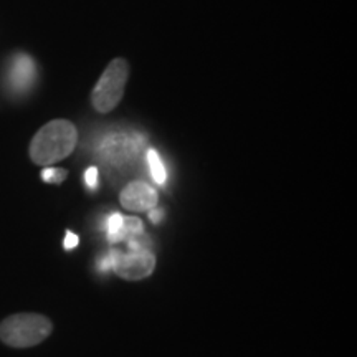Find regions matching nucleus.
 Here are the masks:
<instances>
[{
    "instance_id": "13",
    "label": "nucleus",
    "mask_w": 357,
    "mask_h": 357,
    "mask_svg": "<svg viewBox=\"0 0 357 357\" xmlns=\"http://www.w3.org/2000/svg\"><path fill=\"white\" fill-rule=\"evenodd\" d=\"M164 212L162 211H158V208H153V211H149V220L153 223H159L160 218H162Z\"/></svg>"
},
{
    "instance_id": "7",
    "label": "nucleus",
    "mask_w": 357,
    "mask_h": 357,
    "mask_svg": "<svg viewBox=\"0 0 357 357\" xmlns=\"http://www.w3.org/2000/svg\"><path fill=\"white\" fill-rule=\"evenodd\" d=\"M147 166H149L151 177L154 178L155 184L164 185L167 182V171L164 167L162 160H160L158 151L149 149L147 151Z\"/></svg>"
},
{
    "instance_id": "4",
    "label": "nucleus",
    "mask_w": 357,
    "mask_h": 357,
    "mask_svg": "<svg viewBox=\"0 0 357 357\" xmlns=\"http://www.w3.org/2000/svg\"><path fill=\"white\" fill-rule=\"evenodd\" d=\"M111 268L123 280H142L153 275L155 268V257L147 248L129 250V253H121L119 250H111L108 253Z\"/></svg>"
},
{
    "instance_id": "10",
    "label": "nucleus",
    "mask_w": 357,
    "mask_h": 357,
    "mask_svg": "<svg viewBox=\"0 0 357 357\" xmlns=\"http://www.w3.org/2000/svg\"><path fill=\"white\" fill-rule=\"evenodd\" d=\"M66 177H68V171L66 169L45 167L42 171V178L47 184H61Z\"/></svg>"
},
{
    "instance_id": "6",
    "label": "nucleus",
    "mask_w": 357,
    "mask_h": 357,
    "mask_svg": "<svg viewBox=\"0 0 357 357\" xmlns=\"http://www.w3.org/2000/svg\"><path fill=\"white\" fill-rule=\"evenodd\" d=\"M33 73H35L33 61L26 55H19L15 58V63L12 66L10 82L13 83V86L15 88L24 89L32 83Z\"/></svg>"
},
{
    "instance_id": "8",
    "label": "nucleus",
    "mask_w": 357,
    "mask_h": 357,
    "mask_svg": "<svg viewBox=\"0 0 357 357\" xmlns=\"http://www.w3.org/2000/svg\"><path fill=\"white\" fill-rule=\"evenodd\" d=\"M144 234V225L137 217H124L123 218V229L121 234H119V242H124V240L136 238V236H141Z\"/></svg>"
},
{
    "instance_id": "2",
    "label": "nucleus",
    "mask_w": 357,
    "mask_h": 357,
    "mask_svg": "<svg viewBox=\"0 0 357 357\" xmlns=\"http://www.w3.org/2000/svg\"><path fill=\"white\" fill-rule=\"evenodd\" d=\"M52 331L53 324L48 318L35 312H20L0 323V341L10 347L25 349L43 342Z\"/></svg>"
},
{
    "instance_id": "5",
    "label": "nucleus",
    "mask_w": 357,
    "mask_h": 357,
    "mask_svg": "<svg viewBox=\"0 0 357 357\" xmlns=\"http://www.w3.org/2000/svg\"><path fill=\"white\" fill-rule=\"evenodd\" d=\"M119 202L126 211L149 212L158 205V192L146 182H131L123 189Z\"/></svg>"
},
{
    "instance_id": "3",
    "label": "nucleus",
    "mask_w": 357,
    "mask_h": 357,
    "mask_svg": "<svg viewBox=\"0 0 357 357\" xmlns=\"http://www.w3.org/2000/svg\"><path fill=\"white\" fill-rule=\"evenodd\" d=\"M129 77V65L123 58H116L106 66L102 75L98 79L96 86L91 91L93 108L98 113H109L119 105L124 96Z\"/></svg>"
},
{
    "instance_id": "11",
    "label": "nucleus",
    "mask_w": 357,
    "mask_h": 357,
    "mask_svg": "<svg viewBox=\"0 0 357 357\" xmlns=\"http://www.w3.org/2000/svg\"><path fill=\"white\" fill-rule=\"evenodd\" d=\"M84 181H86V185L89 189H96L98 185V169L89 167L86 172H84Z\"/></svg>"
},
{
    "instance_id": "12",
    "label": "nucleus",
    "mask_w": 357,
    "mask_h": 357,
    "mask_svg": "<svg viewBox=\"0 0 357 357\" xmlns=\"http://www.w3.org/2000/svg\"><path fill=\"white\" fill-rule=\"evenodd\" d=\"M78 243H79L78 235H75L73 231L66 230L65 240H63V247H65V250H73V248H77Z\"/></svg>"
},
{
    "instance_id": "9",
    "label": "nucleus",
    "mask_w": 357,
    "mask_h": 357,
    "mask_svg": "<svg viewBox=\"0 0 357 357\" xmlns=\"http://www.w3.org/2000/svg\"><path fill=\"white\" fill-rule=\"evenodd\" d=\"M123 218L124 215H121V213H113V215H109L108 220H106V231H108L109 242H119V234H121L123 229Z\"/></svg>"
},
{
    "instance_id": "1",
    "label": "nucleus",
    "mask_w": 357,
    "mask_h": 357,
    "mask_svg": "<svg viewBox=\"0 0 357 357\" xmlns=\"http://www.w3.org/2000/svg\"><path fill=\"white\" fill-rule=\"evenodd\" d=\"M78 142V131L66 119H53L38 129L30 141L29 154L33 164L50 167L73 153Z\"/></svg>"
}]
</instances>
